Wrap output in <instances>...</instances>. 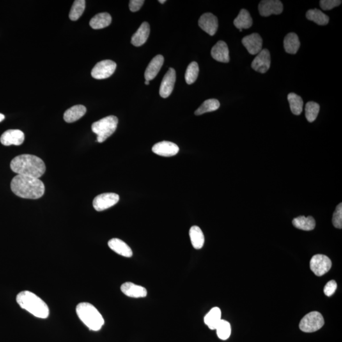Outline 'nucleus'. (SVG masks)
I'll use <instances>...</instances> for the list:
<instances>
[{"mask_svg": "<svg viewBox=\"0 0 342 342\" xmlns=\"http://www.w3.org/2000/svg\"><path fill=\"white\" fill-rule=\"evenodd\" d=\"M144 3L143 0H132L130 1V10L133 12H136L141 9Z\"/></svg>", "mask_w": 342, "mask_h": 342, "instance_id": "39", "label": "nucleus"}, {"mask_svg": "<svg viewBox=\"0 0 342 342\" xmlns=\"http://www.w3.org/2000/svg\"><path fill=\"white\" fill-rule=\"evenodd\" d=\"M325 325V320L321 314L314 311L308 313L302 319L299 324L300 329L305 333L318 331Z\"/></svg>", "mask_w": 342, "mask_h": 342, "instance_id": "6", "label": "nucleus"}, {"mask_svg": "<svg viewBox=\"0 0 342 342\" xmlns=\"http://www.w3.org/2000/svg\"><path fill=\"white\" fill-rule=\"evenodd\" d=\"M199 67L196 62H193L188 66L185 73V81L188 84L194 83L198 77Z\"/></svg>", "mask_w": 342, "mask_h": 342, "instance_id": "34", "label": "nucleus"}, {"mask_svg": "<svg viewBox=\"0 0 342 342\" xmlns=\"http://www.w3.org/2000/svg\"><path fill=\"white\" fill-rule=\"evenodd\" d=\"M283 45L286 53L296 54L300 47L299 38L295 33H289L284 39Z\"/></svg>", "mask_w": 342, "mask_h": 342, "instance_id": "23", "label": "nucleus"}, {"mask_svg": "<svg viewBox=\"0 0 342 342\" xmlns=\"http://www.w3.org/2000/svg\"><path fill=\"white\" fill-rule=\"evenodd\" d=\"M76 313L82 322L93 331H99L104 325L102 314L90 303H79L76 307Z\"/></svg>", "mask_w": 342, "mask_h": 342, "instance_id": "4", "label": "nucleus"}, {"mask_svg": "<svg viewBox=\"0 0 342 342\" xmlns=\"http://www.w3.org/2000/svg\"><path fill=\"white\" fill-rule=\"evenodd\" d=\"M259 13L263 17L279 15L283 12V5L279 0H263L258 6Z\"/></svg>", "mask_w": 342, "mask_h": 342, "instance_id": "10", "label": "nucleus"}, {"mask_svg": "<svg viewBox=\"0 0 342 342\" xmlns=\"http://www.w3.org/2000/svg\"><path fill=\"white\" fill-rule=\"evenodd\" d=\"M233 23L236 28L239 30L247 29L252 27L253 20H252V18L249 11L245 10V9H242L240 11L239 14L234 20Z\"/></svg>", "mask_w": 342, "mask_h": 342, "instance_id": "26", "label": "nucleus"}, {"mask_svg": "<svg viewBox=\"0 0 342 342\" xmlns=\"http://www.w3.org/2000/svg\"><path fill=\"white\" fill-rule=\"evenodd\" d=\"M119 201V196L114 193H106L96 196L93 200V205L96 211L100 212L116 205Z\"/></svg>", "mask_w": 342, "mask_h": 342, "instance_id": "9", "label": "nucleus"}, {"mask_svg": "<svg viewBox=\"0 0 342 342\" xmlns=\"http://www.w3.org/2000/svg\"><path fill=\"white\" fill-rule=\"evenodd\" d=\"M150 27L148 22H144L133 36L132 43L135 47H140L147 41L150 34Z\"/></svg>", "mask_w": 342, "mask_h": 342, "instance_id": "21", "label": "nucleus"}, {"mask_svg": "<svg viewBox=\"0 0 342 342\" xmlns=\"http://www.w3.org/2000/svg\"><path fill=\"white\" fill-rule=\"evenodd\" d=\"M288 100L290 103L291 112L296 116H299L301 114L303 111V105L304 102L300 96L294 93L288 94Z\"/></svg>", "mask_w": 342, "mask_h": 342, "instance_id": "30", "label": "nucleus"}, {"mask_svg": "<svg viewBox=\"0 0 342 342\" xmlns=\"http://www.w3.org/2000/svg\"><path fill=\"white\" fill-rule=\"evenodd\" d=\"M164 62V57L161 55H158L151 60L144 72L146 81H150L157 76L158 73L161 69Z\"/></svg>", "mask_w": 342, "mask_h": 342, "instance_id": "19", "label": "nucleus"}, {"mask_svg": "<svg viewBox=\"0 0 342 342\" xmlns=\"http://www.w3.org/2000/svg\"><path fill=\"white\" fill-rule=\"evenodd\" d=\"M117 64L111 60H105L96 64L91 75L96 79H104L111 77L116 69Z\"/></svg>", "mask_w": 342, "mask_h": 342, "instance_id": "8", "label": "nucleus"}, {"mask_svg": "<svg viewBox=\"0 0 342 342\" xmlns=\"http://www.w3.org/2000/svg\"><path fill=\"white\" fill-rule=\"evenodd\" d=\"M122 292L126 296L132 298H143L147 296V290L144 287L126 282L121 286Z\"/></svg>", "mask_w": 342, "mask_h": 342, "instance_id": "17", "label": "nucleus"}, {"mask_svg": "<svg viewBox=\"0 0 342 342\" xmlns=\"http://www.w3.org/2000/svg\"><path fill=\"white\" fill-rule=\"evenodd\" d=\"M160 2V3L164 4L165 2H166V0H163V1H161V0H160V1H158Z\"/></svg>", "mask_w": 342, "mask_h": 342, "instance_id": "41", "label": "nucleus"}, {"mask_svg": "<svg viewBox=\"0 0 342 342\" xmlns=\"http://www.w3.org/2000/svg\"><path fill=\"white\" fill-rule=\"evenodd\" d=\"M220 107V103L216 99H208L204 102L201 106L195 112L196 116H201L207 112L217 111Z\"/></svg>", "mask_w": 342, "mask_h": 342, "instance_id": "31", "label": "nucleus"}, {"mask_svg": "<svg viewBox=\"0 0 342 342\" xmlns=\"http://www.w3.org/2000/svg\"><path fill=\"white\" fill-rule=\"evenodd\" d=\"M10 187L13 194L23 199H38L45 191V185L40 179L18 174L11 180Z\"/></svg>", "mask_w": 342, "mask_h": 342, "instance_id": "1", "label": "nucleus"}, {"mask_svg": "<svg viewBox=\"0 0 342 342\" xmlns=\"http://www.w3.org/2000/svg\"><path fill=\"white\" fill-rule=\"evenodd\" d=\"M200 27L210 36H213L217 31L218 20L211 13H205L201 16L199 20Z\"/></svg>", "mask_w": 342, "mask_h": 342, "instance_id": "14", "label": "nucleus"}, {"mask_svg": "<svg viewBox=\"0 0 342 342\" xmlns=\"http://www.w3.org/2000/svg\"><path fill=\"white\" fill-rule=\"evenodd\" d=\"M341 0H321L320 4L323 10H330L341 4Z\"/></svg>", "mask_w": 342, "mask_h": 342, "instance_id": "37", "label": "nucleus"}, {"mask_svg": "<svg viewBox=\"0 0 342 342\" xmlns=\"http://www.w3.org/2000/svg\"><path fill=\"white\" fill-rule=\"evenodd\" d=\"M215 330H216L217 337L222 341H226L229 338L231 335L230 323L226 320H222L215 328Z\"/></svg>", "mask_w": 342, "mask_h": 342, "instance_id": "35", "label": "nucleus"}, {"mask_svg": "<svg viewBox=\"0 0 342 342\" xmlns=\"http://www.w3.org/2000/svg\"><path fill=\"white\" fill-rule=\"evenodd\" d=\"M333 224L336 228H342V204H339L333 215Z\"/></svg>", "mask_w": 342, "mask_h": 342, "instance_id": "36", "label": "nucleus"}, {"mask_svg": "<svg viewBox=\"0 0 342 342\" xmlns=\"http://www.w3.org/2000/svg\"><path fill=\"white\" fill-rule=\"evenodd\" d=\"M108 245L110 249L120 256L125 258H132L133 256V251L129 245L118 238H112L108 242Z\"/></svg>", "mask_w": 342, "mask_h": 342, "instance_id": "20", "label": "nucleus"}, {"mask_svg": "<svg viewBox=\"0 0 342 342\" xmlns=\"http://www.w3.org/2000/svg\"><path fill=\"white\" fill-rule=\"evenodd\" d=\"M307 19L320 26H325L329 22V17L318 9H311L307 11Z\"/></svg>", "mask_w": 342, "mask_h": 342, "instance_id": "29", "label": "nucleus"}, {"mask_svg": "<svg viewBox=\"0 0 342 342\" xmlns=\"http://www.w3.org/2000/svg\"><path fill=\"white\" fill-rule=\"evenodd\" d=\"M11 171L18 175L40 178L45 174L46 166L42 159L37 156L24 154L17 156L10 163Z\"/></svg>", "mask_w": 342, "mask_h": 342, "instance_id": "2", "label": "nucleus"}, {"mask_svg": "<svg viewBox=\"0 0 342 342\" xmlns=\"http://www.w3.org/2000/svg\"><path fill=\"white\" fill-rule=\"evenodd\" d=\"M180 148L173 142L163 141L156 143L152 147L153 152L162 157H172L179 152Z\"/></svg>", "mask_w": 342, "mask_h": 342, "instance_id": "16", "label": "nucleus"}, {"mask_svg": "<svg viewBox=\"0 0 342 342\" xmlns=\"http://www.w3.org/2000/svg\"><path fill=\"white\" fill-rule=\"evenodd\" d=\"M221 320V311L217 307L211 309L204 318V323L212 330H215Z\"/></svg>", "mask_w": 342, "mask_h": 342, "instance_id": "25", "label": "nucleus"}, {"mask_svg": "<svg viewBox=\"0 0 342 342\" xmlns=\"http://www.w3.org/2000/svg\"><path fill=\"white\" fill-rule=\"evenodd\" d=\"M189 235L194 249H201L205 242V237L202 229L197 226H192L190 229Z\"/></svg>", "mask_w": 342, "mask_h": 342, "instance_id": "27", "label": "nucleus"}, {"mask_svg": "<svg viewBox=\"0 0 342 342\" xmlns=\"http://www.w3.org/2000/svg\"><path fill=\"white\" fill-rule=\"evenodd\" d=\"M85 4H86V1L84 0L74 1L69 13V18L71 20L75 21L81 17L85 10Z\"/></svg>", "mask_w": 342, "mask_h": 342, "instance_id": "32", "label": "nucleus"}, {"mask_svg": "<svg viewBox=\"0 0 342 342\" xmlns=\"http://www.w3.org/2000/svg\"><path fill=\"white\" fill-rule=\"evenodd\" d=\"M320 106L318 103L314 102H307L305 105V117L309 123L316 120L320 112Z\"/></svg>", "mask_w": 342, "mask_h": 342, "instance_id": "33", "label": "nucleus"}, {"mask_svg": "<svg viewBox=\"0 0 342 342\" xmlns=\"http://www.w3.org/2000/svg\"><path fill=\"white\" fill-rule=\"evenodd\" d=\"M24 134L19 130H9L2 134L0 141L3 145L19 146L24 143Z\"/></svg>", "mask_w": 342, "mask_h": 342, "instance_id": "13", "label": "nucleus"}, {"mask_svg": "<svg viewBox=\"0 0 342 342\" xmlns=\"http://www.w3.org/2000/svg\"><path fill=\"white\" fill-rule=\"evenodd\" d=\"M211 56L215 61L222 63L229 62V53L228 45L223 41H219L211 50Z\"/></svg>", "mask_w": 342, "mask_h": 342, "instance_id": "18", "label": "nucleus"}, {"mask_svg": "<svg viewBox=\"0 0 342 342\" xmlns=\"http://www.w3.org/2000/svg\"><path fill=\"white\" fill-rule=\"evenodd\" d=\"M111 22V15L104 12L98 13L93 17L89 22V25L93 29H101L110 26Z\"/></svg>", "mask_w": 342, "mask_h": 342, "instance_id": "24", "label": "nucleus"}, {"mask_svg": "<svg viewBox=\"0 0 342 342\" xmlns=\"http://www.w3.org/2000/svg\"><path fill=\"white\" fill-rule=\"evenodd\" d=\"M293 226L301 230L311 231L315 228L316 221L311 216H299L293 220Z\"/></svg>", "mask_w": 342, "mask_h": 342, "instance_id": "28", "label": "nucleus"}, {"mask_svg": "<svg viewBox=\"0 0 342 342\" xmlns=\"http://www.w3.org/2000/svg\"><path fill=\"white\" fill-rule=\"evenodd\" d=\"M331 260L327 256L318 254L314 256L310 262V268L312 272L318 276H322L331 269Z\"/></svg>", "mask_w": 342, "mask_h": 342, "instance_id": "7", "label": "nucleus"}, {"mask_svg": "<svg viewBox=\"0 0 342 342\" xmlns=\"http://www.w3.org/2000/svg\"><path fill=\"white\" fill-rule=\"evenodd\" d=\"M271 66V55L267 49H263L254 59L252 68L257 72L265 74L270 69Z\"/></svg>", "mask_w": 342, "mask_h": 342, "instance_id": "11", "label": "nucleus"}, {"mask_svg": "<svg viewBox=\"0 0 342 342\" xmlns=\"http://www.w3.org/2000/svg\"><path fill=\"white\" fill-rule=\"evenodd\" d=\"M337 288V284L335 280H331L328 282L325 286L324 287V293L327 297H331L334 294Z\"/></svg>", "mask_w": 342, "mask_h": 342, "instance_id": "38", "label": "nucleus"}, {"mask_svg": "<svg viewBox=\"0 0 342 342\" xmlns=\"http://www.w3.org/2000/svg\"><path fill=\"white\" fill-rule=\"evenodd\" d=\"M149 83H150V81H145V82H144V84H145L146 85H148Z\"/></svg>", "mask_w": 342, "mask_h": 342, "instance_id": "42", "label": "nucleus"}, {"mask_svg": "<svg viewBox=\"0 0 342 342\" xmlns=\"http://www.w3.org/2000/svg\"><path fill=\"white\" fill-rule=\"evenodd\" d=\"M118 125V118L114 116H107L95 122L91 126V130L97 135L98 143H103L116 132Z\"/></svg>", "mask_w": 342, "mask_h": 342, "instance_id": "5", "label": "nucleus"}, {"mask_svg": "<svg viewBox=\"0 0 342 342\" xmlns=\"http://www.w3.org/2000/svg\"><path fill=\"white\" fill-rule=\"evenodd\" d=\"M16 300L21 308L36 318L46 319L49 316L50 310L47 304L31 291H21L17 295Z\"/></svg>", "mask_w": 342, "mask_h": 342, "instance_id": "3", "label": "nucleus"}, {"mask_svg": "<svg viewBox=\"0 0 342 342\" xmlns=\"http://www.w3.org/2000/svg\"><path fill=\"white\" fill-rule=\"evenodd\" d=\"M4 118H5V117H4V115L0 113V123L3 121Z\"/></svg>", "mask_w": 342, "mask_h": 342, "instance_id": "40", "label": "nucleus"}, {"mask_svg": "<svg viewBox=\"0 0 342 342\" xmlns=\"http://www.w3.org/2000/svg\"><path fill=\"white\" fill-rule=\"evenodd\" d=\"M242 44L250 54L256 55L263 50V39L258 33H253L242 39Z\"/></svg>", "mask_w": 342, "mask_h": 342, "instance_id": "15", "label": "nucleus"}, {"mask_svg": "<svg viewBox=\"0 0 342 342\" xmlns=\"http://www.w3.org/2000/svg\"><path fill=\"white\" fill-rule=\"evenodd\" d=\"M176 80V71L174 68H170L165 74L160 84L159 94L161 97L166 98L171 95L173 91Z\"/></svg>", "mask_w": 342, "mask_h": 342, "instance_id": "12", "label": "nucleus"}, {"mask_svg": "<svg viewBox=\"0 0 342 342\" xmlns=\"http://www.w3.org/2000/svg\"><path fill=\"white\" fill-rule=\"evenodd\" d=\"M86 112V108L84 105H74L67 110L64 114V119L67 123H74L83 117Z\"/></svg>", "mask_w": 342, "mask_h": 342, "instance_id": "22", "label": "nucleus"}]
</instances>
